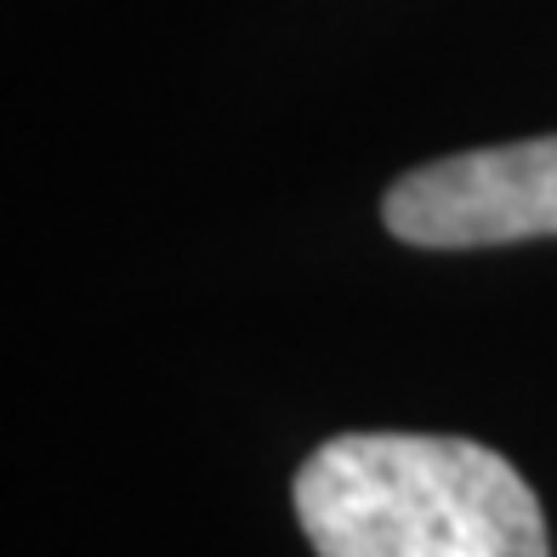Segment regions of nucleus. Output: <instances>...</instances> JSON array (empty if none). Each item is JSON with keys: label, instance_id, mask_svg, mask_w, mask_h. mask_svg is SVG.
Wrapping results in <instances>:
<instances>
[{"label": "nucleus", "instance_id": "obj_1", "mask_svg": "<svg viewBox=\"0 0 557 557\" xmlns=\"http://www.w3.org/2000/svg\"><path fill=\"white\" fill-rule=\"evenodd\" d=\"M296 518L319 557H552L523 472L444 433H342L296 467Z\"/></svg>", "mask_w": 557, "mask_h": 557}, {"label": "nucleus", "instance_id": "obj_2", "mask_svg": "<svg viewBox=\"0 0 557 557\" xmlns=\"http://www.w3.org/2000/svg\"><path fill=\"white\" fill-rule=\"evenodd\" d=\"M387 234L421 250H478L557 234V137L467 148L404 171L382 199Z\"/></svg>", "mask_w": 557, "mask_h": 557}]
</instances>
